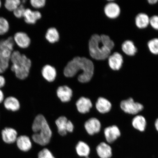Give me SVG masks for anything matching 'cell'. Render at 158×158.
Segmentation results:
<instances>
[{
	"label": "cell",
	"instance_id": "cell-1",
	"mask_svg": "<svg viewBox=\"0 0 158 158\" xmlns=\"http://www.w3.org/2000/svg\"><path fill=\"white\" fill-rule=\"evenodd\" d=\"M79 72H81L78 77L79 82L85 83L90 81L94 74L93 63L85 57H75L65 67L64 73L67 77L71 78Z\"/></svg>",
	"mask_w": 158,
	"mask_h": 158
},
{
	"label": "cell",
	"instance_id": "cell-2",
	"mask_svg": "<svg viewBox=\"0 0 158 158\" xmlns=\"http://www.w3.org/2000/svg\"><path fill=\"white\" fill-rule=\"evenodd\" d=\"M114 45V41L108 35L94 34L89 40V52L92 58L97 60H104L110 56Z\"/></svg>",
	"mask_w": 158,
	"mask_h": 158
},
{
	"label": "cell",
	"instance_id": "cell-3",
	"mask_svg": "<svg viewBox=\"0 0 158 158\" xmlns=\"http://www.w3.org/2000/svg\"><path fill=\"white\" fill-rule=\"evenodd\" d=\"M34 134L32 138L33 141L41 147H45L50 143L52 136L49 124L44 116L41 114L37 116L32 126Z\"/></svg>",
	"mask_w": 158,
	"mask_h": 158
},
{
	"label": "cell",
	"instance_id": "cell-4",
	"mask_svg": "<svg viewBox=\"0 0 158 158\" xmlns=\"http://www.w3.org/2000/svg\"><path fill=\"white\" fill-rule=\"evenodd\" d=\"M10 60L13 64L11 70L15 73L17 77L22 80L26 78L31 67L30 59L19 51H15L11 54Z\"/></svg>",
	"mask_w": 158,
	"mask_h": 158
},
{
	"label": "cell",
	"instance_id": "cell-5",
	"mask_svg": "<svg viewBox=\"0 0 158 158\" xmlns=\"http://www.w3.org/2000/svg\"><path fill=\"white\" fill-rule=\"evenodd\" d=\"M120 106L124 112L132 114H137L143 109V104L134 102L132 98L122 101L120 103Z\"/></svg>",
	"mask_w": 158,
	"mask_h": 158
},
{
	"label": "cell",
	"instance_id": "cell-6",
	"mask_svg": "<svg viewBox=\"0 0 158 158\" xmlns=\"http://www.w3.org/2000/svg\"><path fill=\"white\" fill-rule=\"evenodd\" d=\"M14 46V40L13 37H9L0 41V57L10 60Z\"/></svg>",
	"mask_w": 158,
	"mask_h": 158
},
{
	"label": "cell",
	"instance_id": "cell-7",
	"mask_svg": "<svg viewBox=\"0 0 158 158\" xmlns=\"http://www.w3.org/2000/svg\"><path fill=\"white\" fill-rule=\"evenodd\" d=\"M58 132L61 136L66 135L68 132L72 133L73 131L74 127L72 122L64 116H60L55 121Z\"/></svg>",
	"mask_w": 158,
	"mask_h": 158
},
{
	"label": "cell",
	"instance_id": "cell-8",
	"mask_svg": "<svg viewBox=\"0 0 158 158\" xmlns=\"http://www.w3.org/2000/svg\"><path fill=\"white\" fill-rule=\"evenodd\" d=\"M84 126L89 135H94L100 131L101 124L97 118H92L87 120L85 123Z\"/></svg>",
	"mask_w": 158,
	"mask_h": 158
},
{
	"label": "cell",
	"instance_id": "cell-9",
	"mask_svg": "<svg viewBox=\"0 0 158 158\" xmlns=\"http://www.w3.org/2000/svg\"><path fill=\"white\" fill-rule=\"evenodd\" d=\"M104 134L106 141L109 143H113L121 135L119 128L115 125L106 127L104 129Z\"/></svg>",
	"mask_w": 158,
	"mask_h": 158
},
{
	"label": "cell",
	"instance_id": "cell-10",
	"mask_svg": "<svg viewBox=\"0 0 158 158\" xmlns=\"http://www.w3.org/2000/svg\"><path fill=\"white\" fill-rule=\"evenodd\" d=\"M108 64L110 68L114 70H118L121 68L123 60L122 55L116 52L108 57Z\"/></svg>",
	"mask_w": 158,
	"mask_h": 158
},
{
	"label": "cell",
	"instance_id": "cell-11",
	"mask_svg": "<svg viewBox=\"0 0 158 158\" xmlns=\"http://www.w3.org/2000/svg\"><path fill=\"white\" fill-rule=\"evenodd\" d=\"M96 153L100 158H110L112 157V149L110 146L104 142H102L97 146Z\"/></svg>",
	"mask_w": 158,
	"mask_h": 158
},
{
	"label": "cell",
	"instance_id": "cell-12",
	"mask_svg": "<svg viewBox=\"0 0 158 158\" xmlns=\"http://www.w3.org/2000/svg\"><path fill=\"white\" fill-rule=\"evenodd\" d=\"M57 95L61 101L66 102L70 101L73 96V91L66 85L59 86L57 90Z\"/></svg>",
	"mask_w": 158,
	"mask_h": 158
},
{
	"label": "cell",
	"instance_id": "cell-13",
	"mask_svg": "<svg viewBox=\"0 0 158 158\" xmlns=\"http://www.w3.org/2000/svg\"><path fill=\"white\" fill-rule=\"evenodd\" d=\"M13 39L17 44L22 48H27L31 44L30 38L24 32H19L16 33Z\"/></svg>",
	"mask_w": 158,
	"mask_h": 158
},
{
	"label": "cell",
	"instance_id": "cell-14",
	"mask_svg": "<svg viewBox=\"0 0 158 158\" xmlns=\"http://www.w3.org/2000/svg\"><path fill=\"white\" fill-rule=\"evenodd\" d=\"M76 105L78 112L83 114L89 112L93 106L90 99L84 97L79 99L76 102Z\"/></svg>",
	"mask_w": 158,
	"mask_h": 158
},
{
	"label": "cell",
	"instance_id": "cell-15",
	"mask_svg": "<svg viewBox=\"0 0 158 158\" xmlns=\"http://www.w3.org/2000/svg\"><path fill=\"white\" fill-rule=\"evenodd\" d=\"M75 150L77 155L81 158L89 157L91 153L90 148L89 146L84 142H78L75 147Z\"/></svg>",
	"mask_w": 158,
	"mask_h": 158
},
{
	"label": "cell",
	"instance_id": "cell-16",
	"mask_svg": "<svg viewBox=\"0 0 158 158\" xmlns=\"http://www.w3.org/2000/svg\"><path fill=\"white\" fill-rule=\"evenodd\" d=\"M16 143L18 148L20 151L26 152L31 149L32 144L30 139L26 135H21L17 137Z\"/></svg>",
	"mask_w": 158,
	"mask_h": 158
},
{
	"label": "cell",
	"instance_id": "cell-17",
	"mask_svg": "<svg viewBox=\"0 0 158 158\" xmlns=\"http://www.w3.org/2000/svg\"><path fill=\"white\" fill-rule=\"evenodd\" d=\"M2 138L5 143L11 144L14 143L17 139V133L13 128L6 127L2 132Z\"/></svg>",
	"mask_w": 158,
	"mask_h": 158
},
{
	"label": "cell",
	"instance_id": "cell-18",
	"mask_svg": "<svg viewBox=\"0 0 158 158\" xmlns=\"http://www.w3.org/2000/svg\"><path fill=\"white\" fill-rule=\"evenodd\" d=\"M104 13L110 19H115L118 16L120 13V8L115 3L110 2L104 7Z\"/></svg>",
	"mask_w": 158,
	"mask_h": 158
},
{
	"label": "cell",
	"instance_id": "cell-19",
	"mask_svg": "<svg viewBox=\"0 0 158 158\" xmlns=\"http://www.w3.org/2000/svg\"><path fill=\"white\" fill-rule=\"evenodd\" d=\"M97 110L101 114H106L110 111L112 108V104L106 98H98L96 103Z\"/></svg>",
	"mask_w": 158,
	"mask_h": 158
},
{
	"label": "cell",
	"instance_id": "cell-20",
	"mask_svg": "<svg viewBox=\"0 0 158 158\" xmlns=\"http://www.w3.org/2000/svg\"><path fill=\"white\" fill-rule=\"evenodd\" d=\"M42 76L49 82L54 81L56 77V71L54 67L47 64L43 67L41 71Z\"/></svg>",
	"mask_w": 158,
	"mask_h": 158
},
{
	"label": "cell",
	"instance_id": "cell-21",
	"mask_svg": "<svg viewBox=\"0 0 158 158\" xmlns=\"http://www.w3.org/2000/svg\"><path fill=\"white\" fill-rule=\"evenodd\" d=\"M25 21L28 24H34L41 17V15L39 11H33L30 9H26L23 15Z\"/></svg>",
	"mask_w": 158,
	"mask_h": 158
},
{
	"label": "cell",
	"instance_id": "cell-22",
	"mask_svg": "<svg viewBox=\"0 0 158 158\" xmlns=\"http://www.w3.org/2000/svg\"><path fill=\"white\" fill-rule=\"evenodd\" d=\"M132 125L135 129L140 131H145L147 126V121L143 116L141 115L136 116L132 122Z\"/></svg>",
	"mask_w": 158,
	"mask_h": 158
},
{
	"label": "cell",
	"instance_id": "cell-23",
	"mask_svg": "<svg viewBox=\"0 0 158 158\" xmlns=\"http://www.w3.org/2000/svg\"><path fill=\"white\" fill-rule=\"evenodd\" d=\"M4 104L6 109L13 111H17L20 108L19 100L14 97H9L6 98L4 102Z\"/></svg>",
	"mask_w": 158,
	"mask_h": 158
},
{
	"label": "cell",
	"instance_id": "cell-24",
	"mask_svg": "<svg viewBox=\"0 0 158 158\" xmlns=\"http://www.w3.org/2000/svg\"><path fill=\"white\" fill-rule=\"evenodd\" d=\"M122 48L123 52L129 56H133L137 52V49L131 41H124L122 45Z\"/></svg>",
	"mask_w": 158,
	"mask_h": 158
},
{
	"label": "cell",
	"instance_id": "cell-25",
	"mask_svg": "<svg viewBox=\"0 0 158 158\" xmlns=\"http://www.w3.org/2000/svg\"><path fill=\"white\" fill-rule=\"evenodd\" d=\"M149 18L147 15L143 13H140L136 17V25L139 28H145L149 24Z\"/></svg>",
	"mask_w": 158,
	"mask_h": 158
},
{
	"label": "cell",
	"instance_id": "cell-26",
	"mask_svg": "<svg viewBox=\"0 0 158 158\" xmlns=\"http://www.w3.org/2000/svg\"><path fill=\"white\" fill-rule=\"evenodd\" d=\"M45 37L49 43L53 44L59 41V34L56 28L55 27H51L47 31Z\"/></svg>",
	"mask_w": 158,
	"mask_h": 158
},
{
	"label": "cell",
	"instance_id": "cell-27",
	"mask_svg": "<svg viewBox=\"0 0 158 158\" xmlns=\"http://www.w3.org/2000/svg\"><path fill=\"white\" fill-rule=\"evenodd\" d=\"M21 5L19 0H6L5 6L6 8L9 11H14Z\"/></svg>",
	"mask_w": 158,
	"mask_h": 158
},
{
	"label": "cell",
	"instance_id": "cell-28",
	"mask_svg": "<svg viewBox=\"0 0 158 158\" xmlns=\"http://www.w3.org/2000/svg\"><path fill=\"white\" fill-rule=\"evenodd\" d=\"M37 158H56L51 150L47 148H43L37 154Z\"/></svg>",
	"mask_w": 158,
	"mask_h": 158
},
{
	"label": "cell",
	"instance_id": "cell-29",
	"mask_svg": "<svg viewBox=\"0 0 158 158\" xmlns=\"http://www.w3.org/2000/svg\"><path fill=\"white\" fill-rule=\"evenodd\" d=\"M148 47L149 50L152 54H158V39H152L148 43Z\"/></svg>",
	"mask_w": 158,
	"mask_h": 158
},
{
	"label": "cell",
	"instance_id": "cell-30",
	"mask_svg": "<svg viewBox=\"0 0 158 158\" xmlns=\"http://www.w3.org/2000/svg\"><path fill=\"white\" fill-rule=\"evenodd\" d=\"M9 29L8 22L3 17H0V35H3L8 32Z\"/></svg>",
	"mask_w": 158,
	"mask_h": 158
},
{
	"label": "cell",
	"instance_id": "cell-31",
	"mask_svg": "<svg viewBox=\"0 0 158 158\" xmlns=\"http://www.w3.org/2000/svg\"><path fill=\"white\" fill-rule=\"evenodd\" d=\"M10 60L0 57V74L5 72L8 68Z\"/></svg>",
	"mask_w": 158,
	"mask_h": 158
},
{
	"label": "cell",
	"instance_id": "cell-32",
	"mask_svg": "<svg viewBox=\"0 0 158 158\" xmlns=\"http://www.w3.org/2000/svg\"><path fill=\"white\" fill-rule=\"evenodd\" d=\"M25 10L24 6L20 5L13 11L14 14L17 18H21L23 17Z\"/></svg>",
	"mask_w": 158,
	"mask_h": 158
},
{
	"label": "cell",
	"instance_id": "cell-33",
	"mask_svg": "<svg viewBox=\"0 0 158 158\" xmlns=\"http://www.w3.org/2000/svg\"><path fill=\"white\" fill-rule=\"evenodd\" d=\"M31 6L36 9L41 8L45 5L46 1L45 0H31L30 1Z\"/></svg>",
	"mask_w": 158,
	"mask_h": 158
},
{
	"label": "cell",
	"instance_id": "cell-34",
	"mask_svg": "<svg viewBox=\"0 0 158 158\" xmlns=\"http://www.w3.org/2000/svg\"><path fill=\"white\" fill-rule=\"evenodd\" d=\"M149 23L153 28L158 30V15H154L150 19Z\"/></svg>",
	"mask_w": 158,
	"mask_h": 158
},
{
	"label": "cell",
	"instance_id": "cell-35",
	"mask_svg": "<svg viewBox=\"0 0 158 158\" xmlns=\"http://www.w3.org/2000/svg\"><path fill=\"white\" fill-rule=\"evenodd\" d=\"M6 81L5 78L2 76H0V88L5 86Z\"/></svg>",
	"mask_w": 158,
	"mask_h": 158
},
{
	"label": "cell",
	"instance_id": "cell-36",
	"mask_svg": "<svg viewBox=\"0 0 158 158\" xmlns=\"http://www.w3.org/2000/svg\"><path fill=\"white\" fill-rule=\"evenodd\" d=\"M4 100V94L2 91L0 89V103H2Z\"/></svg>",
	"mask_w": 158,
	"mask_h": 158
},
{
	"label": "cell",
	"instance_id": "cell-37",
	"mask_svg": "<svg viewBox=\"0 0 158 158\" xmlns=\"http://www.w3.org/2000/svg\"><path fill=\"white\" fill-rule=\"evenodd\" d=\"M148 2L151 4H154L156 3L158 1V0H149Z\"/></svg>",
	"mask_w": 158,
	"mask_h": 158
},
{
	"label": "cell",
	"instance_id": "cell-38",
	"mask_svg": "<svg viewBox=\"0 0 158 158\" xmlns=\"http://www.w3.org/2000/svg\"><path fill=\"white\" fill-rule=\"evenodd\" d=\"M155 127L156 130L158 132V118L156 120L155 122Z\"/></svg>",
	"mask_w": 158,
	"mask_h": 158
},
{
	"label": "cell",
	"instance_id": "cell-39",
	"mask_svg": "<svg viewBox=\"0 0 158 158\" xmlns=\"http://www.w3.org/2000/svg\"><path fill=\"white\" fill-rule=\"evenodd\" d=\"M1 5H2L1 2V1H0V7H1Z\"/></svg>",
	"mask_w": 158,
	"mask_h": 158
},
{
	"label": "cell",
	"instance_id": "cell-40",
	"mask_svg": "<svg viewBox=\"0 0 158 158\" xmlns=\"http://www.w3.org/2000/svg\"><path fill=\"white\" fill-rule=\"evenodd\" d=\"M90 158L89 157H86V158Z\"/></svg>",
	"mask_w": 158,
	"mask_h": 158
}]
</instances>
